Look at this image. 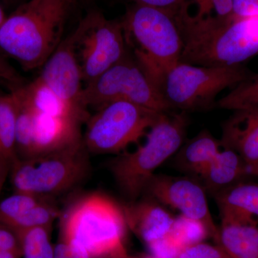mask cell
Listing matches in <instances>:
<instances>
[{
  "mask_svg": "<svg viewBox=\"0 0 258 258\" xmlns=\"http://www.w3.org/2000/svg\"><path fill=\"white\" fill-rule=\"evenodd\" d=\"M128 230L122 207L92 193L76 201L61 218L60 239L73 258H128Z\"/></svg>",
  "mask_w": 258,
  "mask_h": 258,
  "instance_id": "cell-1",
  "label": "cell"
},
{
  "mask_svg": "<svg viewBox=\"0 0 258 258\" xmlns=\"http://www.w3.org/2000/svg\"><path fill=\"white\" fill-rule=\"evenodd\" d=\"M70 0H29L0 26V50L23 69L41 68L60 43Z\"/></svg>",
  "mask_w": 258,
  "mask_h": 258,
  "instance_id": "cell-2",
  "label": "cell"
},
{
  "mask_svg": "<svg viewBox=\"0 0 258 258\" xmlns=\"http://www.w3.org/2000/svg\"><path fill=\"white\" fill-rule=\"evenodd\" d=\"M176 23L183 42L179 62L208 67L235 66L258 53V18Z\"/></svg>",
  "mask_w": 258,
  "mask_h": 258,
  "instance_id": "cell-3",
  "label": "cell"
},
{
  "mask_svg": "<svg viewBox=\"0 0 258 258\" xmlns=\"http://www.w3.org/2000/svg\"><path fill=\"white\" fill-rule=\"evenodd\" d=\"M120 21L127 49L132 48L134 60L159 88L161 79L179 62L182 52L175 18L157 8L135 4Z\"/></svg>",
  "mask_w": 258,
  "mask_h": 258,
  "instance_id": "cell-4",
  "label": "cell"
},
{
  "mask_svg": "<svg viewBox=\"0 0 258 258\" xmlns=\"http://www.w3.org/2000/svg\"><path fill=\"white\" fill-rule=\"evenodd\" d=\"M187 123L186 112L164 113L148 131L143 144L133 152L120 153L111 161L112 176L130 202L144 195L156 170L183 145Z\"/></svg>",
  "mask_w": 258,
  "mask_h": 258,
  "instance_id": "cell-5",
  "label": "cell"
},
{
  "mask_svg": "<svg viewBox=\"0 0 258 258\" xmlns=\"http://www.w3.org/2000/svg\"><path fill=\"white\" fill-rule=\"evenodd\" d=\"M88 155L82 140L56 152L18 159L11 166L15 192L48 198L72 189L87 175Z\"/></svg>",
  "mask_w": 258,
  "mask_h": 258,
  "instance_id": "cell-6",
  "label": "cell"
},
{
  "mask_svg": "<svg viewBox=\"0 0 258 258\" xmlns=\"http://www.w3.org/2000/svg\"><path fill=\"white\" fill-rule=\"evenodd\" d=\"M251 75L242 64L208 67L179 62L164 75L159 89L171 110L208 109L222 91L233 88Z\"/></svg>",
  "mask_w": 258,
  "mask_h": 258,
  "instance_id": "cell-7",
  "label": "cell"
},
{
  "mask_svg": "<svg viewBox=\"0 0 258 258\" xmlns=\"http://www.w3.org/2000/svg\"><path fill=\"white\" fill-rule=\"evenodd\" d=\"M162 114L128 101L110 102L88 117L83 145L89 154H120L145 137Z\"/></svg>",
  "mask_w": 258,
  "mask_h": 258,
  "instance_id": "cell-8",
  "label": "cell"
},
{
  "mask_svg": "<svg viewBox=\"0 0 258 258\" xmlns=\"http://www.w3.org/2000/svg\"><path fill=\"white\" fill-rule=\"evenodd\" d=\"M117 101L130 102L161 113L171 110L157 85L128 54L86 85L81 93V101L86 108H97Z\"/></svg>",
  "mask_w": 258,
  "mask_h": 258,
  "instance_id": "cell-9",
  "label": "cell"
},
{
  "mask_svg": "<svg viewBox=\"0 0 258 258\" xmlns=\"http://www.w3.org/2000/svg\"><path fill=\"white\" fill-rule=\"evenodd\" d=\"M85 86L127 55L121 21L92 10L71 34Z\"/></svg>",
  "mask_w": 258,
  "mask_h": 258,
  "instance_id": "cell-10",
  "label": "cell"
},
{
  "mask_svg": "<svg viewBox=\"0 0 258 258\" xmlns=\"http://www.w3.org/2000/svg\"><path fill=\"white\" fill-rule=\"evenodd\" d=\"M206 193L201 183L190 177L157 174L144 192L157 203L177 210L181 216L202 224L215 243L219 228L210 212Z\"/></svg>",
  "mask_w": 258,
  "mask_h": 258,
  "instance_id": "cell-11",
  "label": "cell"
},
{
  "mask_svg": "<svg viewBox=\"0 0 258 258\" xmlns=\"http://www.w3.org/2000/svg\"><path fill=\"white\" fill-rule=\"evenodd\" d=\"M38 78L66 103L87 111L81 101L83 79L71 35L60 42Z\"/></svg>",
  "mask_w": 258,
  "mask_h": 258,
  "instance_id": "cell-12",
  "label": "cell"
},
{
  "mask_svg": "<svg viewBox=\"0 0 258 258\" xmlns=\"http://www.w3.org/2000/svg\"><path fill=\"white\" fill-rule=\"evenodd\" d=\"M30 110L32 120L30 159L61 150L83 140L81 132L83 122L81 120L37 113L31 108Z\"/></svg>",
  "mask_w": 258,
  "mask_h": 258,
  "instance_id": "cell-13",
  "label": "cell"
},
{
  "mask_svg": "<svg viewBox=\"0 0 258 258\" xmlns=\"http://www.w3.org/2000/svg\"><path fill=\"white\" fill-rule=\"evenodd\" d=\"M122 209L128 229L147 247L167 237L175 223L176 218L150 198L129 202Z\"/></svg>",
  "mask_w": 258,
  "mask_h": 258,
  "instance_id": "cell-14",
  "label": "cell"
},
{
  "mask_svg": "<svg viewBox=\"0 0 258 258\" xmlns=\"http://www.w3.org/2000/svg\"><path fill=\"white\" fill-rule=\"evenodd\" d=\"M223 147L235 151L247 166L258 162V110L234 111L222 126Z\"/></svg>",
  "mask_w": 258,
  "mask_h": 258,
  "instance_id": "cell-15",
  "label": "cell"
},
{
  "mask_svg": "<svg viewBox=\"0 0 258 258\" xmlns=\"http://www.w3.org/2000/svg\"><path fill=\"white\" fill-rule=\"evenodd\" d=\"M213 196L221 220L258 225V183L239 181Z\"/></svg>",
  "mask_w": 258,
  "mask_h": 258,
  "instance_id": "cell-16",
  "label": "cell"
},
{
  "mask_svg": "<svg viewBox=\"0 0 258 258\" xmlns=\"http://www.w3.org/2000/svg\"><path fill=\"white\" fill-rule=\"evenodd\" d=\"M247 176L248 166L240 156L235 151L223 147L200 178L206 191L215 195Z\"/></svg>",
  "mask_w": 258,
  "mask_h": 258,
  "instance_id": "cell-17",
  "label": "cell"
},
{
  "mask_svg": "<svg viewBox=\"0 0 258 258\" xmlns=\"http://www.w3.org/2000/svg\"><path fill=\"white\" fill-rule=\"evenodd\" d=\"M15 89L22 101L37 113L75 118L81 122L86 121L90 116L88 111L78 109L61 99L39 78Z\"/></svg>",
  "mask_w": 258,
  "mask_h": 258,
  "instance_id": "cell-18",
  "label": "cell"
},
{
  "mask_svg": "<svg viewBox=\"0 0 258 258\" xmlns=\"http://www.w3.org/2000/svg\"><path fill=\"white\" fill-rule=\"evenodd\" d=\"M222 147L221 141L203 131L180 147L174 164L179 170L200 177Z\"/></svg>",
  "mask_w": 258,
  "mask_h": 258,
  "instance_id": "cell-19",
  "label": "cell"
},
{
  "mask_svg": "<svg viewBox=\"0 0 258 258\" xmlns=\"http://www.w3.org/2000/svg\"><path fill=\"white\" fill-rule=\"evenodd\" d=\"M218 244L231 258H258V225L221 220Z\"/></svg>",
  "mask_w": 258,
  "mask_h": 258,
  "instance_id": "cell-20",
  "label": "cell"
},
{
  "mask_svg": "<svg viewBox=\"0 0 258 258\" xmlns=\"http://www.w3.org/2000/svg\"><path fill=\"white\" fill-rule=\"evenodd\" d=\"M18 102L12 91L0 99V164L8 169L18 157L16 149V123Z\"/></svg>",
  "mask_w": 258,
  "mask_h": 258,
  "instance_id": "cell-21",
  "label": "cell"
},
{
  "mask_svg": "<svg viewBox=\"0 0 258 258\" xmlns=\"http://www.w3.org/2000/svg\"><path fill=\"white\" fill-rule=\"evenodd\" d=\"M232 16V0H185L174 18L181 23H197L212 19L224 20Z\"/></svg>",
  "mask_w": 258,
  "mask_h": 258,
  "instance_id": "cell-22",
  "label": "cell"
},
{
  "mask_svg": "<svg viewBox=\"0 0 258 258\" xmlns=\"http://www.w3.org/2000/svg\"><path fill=\"white\" fill-rule=\"evenodd\" d=\"M220 108L231 111L258 110V75H251L217 101Z\"/></svg>",
  "mask_w": 258,
  "mask_h": 258,
  "instance_id": "cell-23",
  "label": "cell"
},
{
  "mask_svg": "<svg viewBox=\"0 0 258 258\" xmlns=\"http://www.w3.org/2000/svg\"><path fill=\"white\" fill-rule=\"evenodd\" d=\"M58 216V210L47 198L23 214L8 227L18 235L37 227H51Z\"/></svg>",
  "mask_w": 258,
  "mask_h": 258,
  "instance_id": "cell-24",
  "label": "cell"
},
{
  "mask_svg": "<svg viewBox=\"0 0 258 258\" xmlns=\"http://www.w3.org/2000/svg\"><path fill=\"white\" fill-rule=\"evenodd\" d=\"M51 227H37L18 234L23 258H53L54 246L50 240Z\"/></svg>",
  "mask_w": 258,
  "mask_h": 258,
  "instance_id": "cell-25",
  "label": "cell"
},
{
  "mask_svg": "<svg viewBox=\"0 0 258 258\" xmlns=\"http://www.w3.org/2000/svg\"><path fill=\"white\" fill-rule=\"evenodd\" d=\"M45 199L47 198L15 192L0 203V224L9 227L17 219Z\"/></svg>",
  "mask_w": 258,
  "mask_h": 258,
  "instance_id": "cell-26",
  "label": "cell"
},
{
  "mask_svg": "<svg viewBox=\"0 0 258 258\" xmlns=\"http://www.w3.org/2000/svg\"><path fill=\"white\" fill-rule=\"evenodd\" d=\"M169 237L179 247L184 249L191 244L203 242L210 237L208 230L202 224L181 216L176 219Z\"/></svg>",
  "mask_w": 258,
  "mask_h": 258,
  "instance_id": "cell-27",
  "label": "cell"
},
{
  "mask_svg": "<svg viewBox=\"0 0 258 258\" xmlns=\"http://www.w3.org/2000/svg\"><path fill=\"white\" fill-rule=\"evenodd\" d=\"M177 258H231L218 244L205 242L191 244L181 249Z\"/></svg>",
  "mask_w": 258,
  "mask_h": 258,
  "instance_id": "cell-28",
  "label": "cell"
},
{
  "mask_svg": "<svg viewBox=\"0 0 258 258\" xmlns=\"http://www.w3.org/2000/svg\"><path fill=\"white\" fill-rule=\"evenodd\" d=\"M135 4L151 7L162 10L175 17L179 13L185 0H132Z\"/></svg>",
  "mask_w": 258,
  "mask_h": 258,
  "instance_id": "cell-29",
  "label": "cell"
},
{
  "mask_svg": "<svg viewBox=\"0 0 258 258\" xmlns=\"http://www.w3.org/2000/svg\"><path fill=\"white\" fill-rule=\"evenodd\" d=\"M0 251H13L23 254L18 235L9 227L2 224H0Z\"/></svg>",
  "mask_w": 258,
  "mask_h": 258,
  "instance_id": "cell-30",
  "label": "cell"
},
{
  "mask_svg": "<svg viewBox=\"0 0 258 258\" xmlns=\"http://www.w3.org/2000/svg\"><path fill=\"white\" fill-rule=\"evenodd\" d=\"M236 18H258V0H232Z\"/></svg>",
  "mask_w": 258,
  "mask_h": 258,
  "instance_id": "cell-31",
  "label": "cell"
},
{
  "mask_svg": "<svg viewBox=\"0 0 258 258\" xmlns=\"http://www.w3.org/2000/svg\"><path fill=\"white\" fill-rule=\"evenodd\" d=\"M0 80L14 86L15 88L23 86V80L16 71L0 55Z\"/></svg>",
  "mask_w": 258,
  "mask_h": 258,
  "instance_id": "cell-32",
  "label": "cell"
},
{
  "mask_svg": "<svg viewBox=\"0 0 258 258\" xmlns=\"http://www.w3.org/2000/svg\"><path fill=\"white\" fill-rule=\"evenodd\" d=\"M53 258H73L67 244L61 239L58 243L54 245Z\"/></svg>",
  "mask_w": 258,
  "mask_h": 258,
  "instance_id": "cell-33",
  "label": "cell"
},
{
  "mask_svg": "<svg viewBox=\"0 0 258 258\" xmlns=\"http://www.w3.org/2000/svg\"><path fill=\"white\" fill-rule=\"evenodd\" d=\"M23 254L20 252L13 251H0V258H22Z\"/></svg>",
  "mask_w": 258,
  "mask_h": 258,
  "instance_id": "cell-34",
  "label": "cell"
},
{
  "mask_svg": "<svg viewBox=\"0 0 258 258\" xmlns=\"http://www.w3.org/2000/svg\"><path fill=\"white\" fill-rule=\"evenodd\" d=\"M248 176L258 177V162L253 165L248 166Z\"/></svg>",
  "mask_w": 258,
  "mask_h": 258,
  "instance_id": "cell-35",
  "label": "cell"
},
{
  "mask_svg": "<svg viewBox=\"0 0 258 258\" xmlns=\"http://www.w3.org/2000/svg\"><path fill=\"white\" fill-rule=\"evenodd\" d=\"M6 18L7 17L5 14L4 10H3V8H2L1 5H0V26L4 23Z\"/></svg>",
  "mask_w": 258,
  "mask_h": 258,
  "instance_id": "cell-36",
  "label": "cell"
},
{
  "mask_svg": "<svg viewBox=\"0 0 258 258\" xmlns=\"http://www.w3.org/2000/svg\"><path fill=\"white\" fill-rule=\"evenodd\" d=\"M7 170L6 168L0 164V184H1L2 180L4 178L5 171Z\"/></svg>",
  "mask_w": 258,
  "mask_h": 258,
  "instance_id": "cell-37",
  "label": "cell"
},
{
  "mask_svg": "<svg viewBox=\"0 0 258 258\" xmlns=\"http://www.w3.org/2000/svg\"><path fill=\"white\" fill-rule=\"evenodd\" d=\"M132 258H157L155 256L152 255V254H142L140 255L137 256V257H132Z\"/></svg>",
  "mask_w": 258,
  "mask_h": 258,
  "instance_id": "cell-38",
  "label": "cell"
},
{
  "mask_svg": "<svg viewBox=\"0 0 258 258\" xmlns=\"http://www.w3.org/2000/svg\"><path fill=\"white\" fill-rule=\"evenodd\" d=\"M3 2H5V3H9L10 1H13V0H3Z\"/></svg>",
  "mask_w": 258,
  "mask_h": 258,
  "instance_id": "cell-39",
  "label": "cell"
},
{
  "mask_svg": "<svg viewBox=\"0 0 258 258\" xmlns=\"http://www.w3.org/2000/svg\"><path fill=\"white\" fill-rule=\"evenodd\" d=\"M3 96H4V95L1 94V93H0V99H1L2 97Z\"/></svg>",
  "mask_w": 258,
  "mask_h": 258,
  "instance_id": "cell-40",
  "label": "cell"
},
{
  "mask_svg": "<svg viewBox=\"0 0 258 258\" xmlns=\"http://www.w3.org/2000/svg\"><path fill=\"white\" fill-rule=\"evenodd\" d=\"M70 1L72 2L73 3V1H74V0H70Z\"/></svg>",
  "mask_w": 258,
  "mask_h": 258,
  "instance_id": "cell-41",
  "label": "cell"
},
{
  "mask_svg": "<svg viewBox=\"0 0 258 258\" xmlns=\"http://www.w3.org/2000/svg\"><path fill=\"white\" fill-rule=\"evenodd\" d=\"M128 258H132V257H130V256H129V257Z\"/></svg>",
  "mask_w": 258,
  "mask_h": 258,
  "instance_id": "cell-42",
  "label": "cell"
}]
</instances>
